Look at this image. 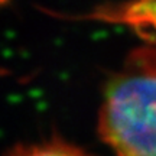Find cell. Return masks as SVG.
<instances>
[{
	"label": "cell",
	"mask_w": 156,
	"mask_h": 156,
	"mask_svg": "<svg viewBox=\"0 0 156 156\" xmlns=\"http://www.w3.org/2000/svg\"><path fill=\"white\" fill-rule=\"evenodd\" d=\"M100 133L116 156H156V48H140L104 90Z\"/></svg>",
	"instance_id": "cell-1"
},
{
	"label": "cell",
	"mask_w": 156,
	"mask_h": 156,
	"mask_svg": "<svg viewBox=\"0 0 156 156\" xmlns=\"http://www.w3.org/2000/svg\"><path fill=\"white\" fill-rule=\"evenodd\" d=\"M114 19L136 26L139 30L152 28L156 30V0H140L114 13Z\"/></svg>",
	"instance_id": "cell-2"
},
{
	"label": "cell",
	"mask_w": 156,
	"mask_h": 156,
	"mask_svg": "<svg viewBox=\"0 0 156 156\" xmlns=\"http://www.w3.org/2000/svg\"><path fill=\"white\" fill-rule=\"evenodd\" d=\"M7 156H91L83 149L61 140H51L35 145H22L9 152Z\"/></svg>",
	"instance_id": "cell-3"
}]
</instances>
